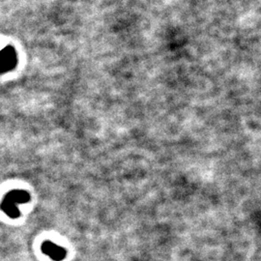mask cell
<instances>
[{
    "instance_id": "1",
    "label": "cell",
    "mask_w": 261,
    "mask_h": 261,
    "mask_svg": "<svg viewBox=\"0 0 261 261\" xmlns=\"http://www.w3.org/2000/svg\"><path fill=\"white\" fill-rule=\"evenodd\" d=\"M30 199L28 192L22 190H14L8 193L1 203L2 211L12 219L19 217V205L27 203Z\"/></svg>"
},
{
    "instance_id": "2",
    "label": "cell",
    "mask_w": 261,
    "mask_h": 261,
    "mask_svg": "<svg viewBox=\"0 0 261 261\" xmlns=\"http://www.w3.org/2000/svg\"><path fill=\"white\" fill-rule=\"evenodd\" d=\"M17 65V55L13 47H5L0 51V72H9Z\"/></svg>"
},
{
    "instance_id": "3",
    "label": "cell",
    "mask_w": 261,
    "mask_h": 261,
    "mask_svg": "<svg viewBox=\"0 0 261 261\" xmlns=\"http://www.w3.org/2000/svg\"><path fill=\"white\" fill-rule=\"evenodd\" d=\"M42 252L53 260L61 261L65 258L66 250L51 241H46L42 245Z\"/></svg>"
}]
</instances>
